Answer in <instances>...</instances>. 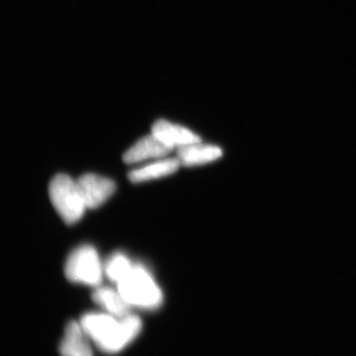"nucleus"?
Returning a JSON list of instances; mask_svg holds the SVG:
<instances>
[{
    "mask_svg": "<svg viewBox=\"0 0 356 356\" xmlns=\"http://www.w3.org/2000/svg\"><path fill=\"white\" fill-rule=\"evenodd\" d=\"M152 134L172 149L201 142L197 134L165 120L156 121L152 128Z\"/></svg>",
    "mask_w": 356,
    "mask_h": 356,
    "instance_id": "6",
    "label": "nucleus"
},
{
    "mask_svg": "<svg viewBox=\"0 0 356 356\" xmlns=\"http://www.w3.org/2000/svg\"><path fill=\"white\" fill-rule=\"evenodd\" d=\"M117 286L131 307L154 310L163 303V295L161 288L149 270L140 264H134L131 273Z\"/></svg>",
    "mask_w": 356,
    "mask_h": 356,
    "instance_id": "2",
    "label": "nucleus"
},
{
    "mask_svg": "<svg viewBox=\"0 0 356 356\" xmlns=\"http://www.w3.org/2000/svg\"><path fill=\"white\" fill-rule=\"evenodd\" d=\"M86 209L100 207L116 191V184L110 178L86 173L76 180Z\"/></svg>",
    "mask_w": 356,
    "mask_h": 356,
    "instance_id": "5",
    "label": "nucleus"
},
{
    "mask_svg": "<svg viewBox=\"0 0 356 356\" xmlns=\"http://www.w3.org/2000/svg\"><path fill=\"white\" fill-rule=\"evenodd\" d=\"M93 301L105 312L115 317L123 318L131 314V307L119 290L110 287H99L92 295Z\"/></svg>",
    "mask_w": 356,
    "mask_h": 356,
    "instance_id": "11",
    "label": "nucleus"
},
{
    "mask_svg": "<svg viewBox=\"0 0 356 356\" xmlns=\"http://www.w3.org/2000/svg\"><path fill=\"white\" fill-rule=\"evenodd\" d=\"M49 194L54 208L67 225H74L83 218L86 207L76 181L60 173L51 180Z\"/></svg>",
    "mask_w": 356,
    "mask_h": 356,
    "instance_id": "3",
    "label": "nucleus"
},
{
    "mask_svg": "<svg viewBox=\"0 0 356 356\" xmlns=\"http://www.w3.org/2000/svg\"><path fill=\"white\" fill-rule=\"evenodd\" d=\"M81 325L90 341L103 353L115 355L133 343L142 332L143 323L138 316L129 314L123 318L111 314L88 313Z\"/></svg>",
    "mask_w": 356,
    "mask_h": 356,
    "instance_id": "1",
    "label": "nucleus"
},
{
    "mask_svg": "<svg viewBox=\"0 0 356 356\" xmlns=\"http://www.w3.org/2000/svg\"><path fill=\"white\" fill-rule=\"evenodd\" d=\"M65 273L72 282L99 286L104 274V267L95 248L84 245L70 252L65 262Z\"/></svg>",
    "mask_w": 356,
    "mask_h": 356,
    "instance_id": "4",
    "label": "nucleus"
},
{
    "mask_svg": "<svg viewBox=\"0 0 356 356\" xmlns=\"http://www.w3.org/2000/svg\"><path fill=\"white\" fill-rule=\"evenodd\" d=\"M222 156V151L219 147L203 145L202 143L199 142L180 147L177 159L181 165L196 166L212 163Z\"/></svg>",
    "mask_w": 356,
    "mask_h": 356,
    "instance_id": "10",
    "label": "nucleus"
},
{
    "mask_svg": "<svg viewBox=\"0 0 356 356\" xmlns=\"http://www.w3.org/2000/svg\"><path fill=\"white\" fill-rule=\"evenodd\" d=\"M90 341L81 323L70 321L60 341V356H95Z\"/></svg>",
    "mask_w": 356,
    "mask_h": 356,
    "instance_id": "7",
    "label": "nucleus"
},
{
    "mask_svg": "<svg viewBox=\"0 0 356 356\" xmlns=\"http://www.w3.org/2000/svg\"><path fill=\"white\" fill-rule=\"evenodd\" d=\"M134 264L123 254H115L107 261L104 273L112 282L118 284L132 270Z\"/></svg>",
    "mask_w": 356,
    "mask_h": 356,
    "instance_id": "12",
    "label": "nucleus"
},
{
    "mask_svg": "<svg viewBox=\"0 0 356 356\" xmlns=\"http://www.w3.org/2000/svg\"><path fill=\"white\" fill-rule=\"evenodd\" d=\"M181 163L178 159H159L154 163L129 172V179L133 184H142L149 180L168 177L177 172Z\"/></svg>",
    "mask_w": 356,
    "mask_h": 356,
    "instance_id": "9",
    "label": "nucleus"
},
{
    "mask_svg": "<svg viewBox=\"0 0 356 356\" xmlns=\"http://www.w3.org/2000/svg\"><path fill=\"white\" fill-rule=\"evenodd\" d=\"M172 149L165 146L158 138L152 135L146 136L138 140L124 154L123 159L128 165L143 163L149 159L165 158Z\"/></svg>",
    "mask_w": 356,
    "mask_h": 356,
    "instance_id": "8",
    "label": "nucleus"
}]
</instances>
